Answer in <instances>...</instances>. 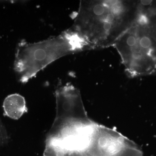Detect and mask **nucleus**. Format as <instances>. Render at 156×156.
Wrapping results in <instances>:
<instances>
[{"label":"nucleus","instance_id":"obj_1","mask_svg":"<svg viewBox=\"0 0 156 156\" xmlns=\"http://www.w3.org/2000/svg\"><path fill=\"white\" fill-rule=\"evenodd\" d=\"M137 5L121 1H81L71 29L90 48L113 44L131 25Z\"/></svg>","mask_w":156,"mask_h":156},{"label":"nucleus","instance_id":"obj_2","mask_svg":"<svg viewBox=\"0 0 156 156\" xmlns=\"http://www.w3.org/2000/svg\"><path fill=\"white\" fill-rule=\"evenodd\" d=\"M90 48L84 39L71 28L42 41H23L17 46L14 71L19 80L24 83L58 58Z\"/></svg>","mask_w":156,"mask_h":156},{"label":"nucleus","instance_id":"obj_3","mask_svg":"<svg viewBox=\"0 0 156 156\" xmlns=\"http://www.w3.org/2000/svg\"><path fill=\"white\" fill-rule=\"evenodd\" d=\"M113 45L131 76L156 74V40L145 25L134 19Z\"/></svg>","mask_w":156,"mask_h":156},{"label":"nucleus","instance_id":"obj_4","mask_svg":"<svg viewBox=\"0 0 156 156\" xmlns=\"http://www.w3.org/2000/svg\"><path fill=\"white\" fill-rule=\"evenodd\" d=\"M82 156H143V153L122 134L96 123Z\"/></svg>","mask_w":156,"mask_h":156},{"label":"nucleus","instance_id":"obj_5","mask_svg":"<svg viewBox=\"0 0 156 156\" xmlns=\"http://www.w3.org/2000/svg\"><path fill=\"white\" fill-rule=\"evenodd\" d=\"M3 108L7 116L17 120L27 112L26 101L22 95L12 94L6 97L3 103Z\"/></svg>","mask_w":156,"mask_h":156},{"label":"nucleus","instance_id":"obj_6","mask_svg":"<svg viewBox=\"0 0 156 156\" xmlns=\"http://www.w3.org/2000/svg\"><path fill=\"white\" fill-rule=\"evenodd\" d=\"M147 17L145 24L152 36L156 40V2L143 8Z\"/></svg>","mask_w":156,"mask_h":156},{"label":"nucleus","instance_id":"obj_7","mask_svg":"<svg viewBox=\"0 0 156 156\" xmlns=\"http://www.w3.org/2000/svg\"><path fill=\"white\" fill-rule=\"evenodd\" d=\"M8 136L5 129L0 122V147L5 144L8 141Z\"/></svg>","mask_w":156,"mask_h":156}]
</instances>
